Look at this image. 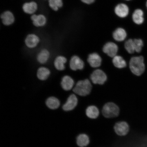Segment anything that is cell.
Returning a JSON list of instances; mask_svg holds the SVG:
<instances>
[{"instance_id":"d4e9b609","label":"cell","mask_w":147,"mask_h":147,"mask_svg":"<svg viewBox=\"0 0 147 147\" xmlns=\"http://www.w3.org/2000/svg\"><path fill=\"white\" fill-rule=\"evenodd\" d=\"M49 6L55 11H57L63 6V0H48Z\"/></svg>"},{"instance_id":"8992f818","label":"cell","mask_w":147,"mask_h":147,"mask_svg":"<svg viewBox=\"0 0 147 147\" xmlns=\"http://www.w3.org/2000/svg\"><path fill=\"white\" fill-rule=\"evenodd\" d=\"M114 12L117 17L121 18H124L127 17L129 14L130 9L126 3H121L116 5Z\"/></svg>"},{"instance_id":"3957f363","label":"cell","mask_w":147,"mask_h":147,"mask_svg":"<svg viewBox=\"0 0 147 147\" xmlns=\"http://www.w3.org/2000/svg\"><path fill=\"white\" fill-rule=\"evenodd\" d=\"M92 89V86L90 81L88 79L81 80L77 83L73 89L74 92L82 97H86L89 95Z\"/></svg>"},{"instance_id":"6da1fadb","label":"cell","mask_w":147,"mask_h":147,"mask_svg":"<svg viewBox=\"0 0 147 147\" xmlns=\"http://www.w3.org/2000/svg\"><path fill=\"white\" fill-rule=\"evenodd\" d=\"M102 115L107 119H112L118 117L120 114V109L115 102H109L106 103L102 110Z\"/></svg>"},{"instance_id":"cb8c5ba5","label":"cell","mask_w":147,"mask_h":147,"mask_svg":"<svg viewBox=\"0 0 147 147\" xmlns=\"http://www.w3.org/2000/svg\"><path fill=\"white\" fill-rule=\"evenodd\" d=\"M46 105L49 108L51 109H57L60 105L59 100L54 97H51L46 101Z\"/></svg>"},{"instance_id":"ba28073f","label":"cell","mask_w":147,"mask_h":147,"mask_svg":"<svg viewBox=\"0 0 147 147\" xmlns=\"http://www.w3.org/2000/svg\"><path fill=\"white\" fill-rule=\"evenodd\" d=\"M78 99L76 95L71 94L67 99V102L63 106V109L65 111H70L75 109L78 105Z\"/></svg>"},{"instance_id":"f1b7e54d","label":"cell","mask_w":147,"mask_h":147,"mask_svg":"<svg viewBox=\"0 0 147 147\" xmlns=\"http://www.w3.org/2000/svg\"><path fill=\"white\" fill-rule=\"evenodd\" d=\"M124 1H131V0H124Z\"/></svg>"},{"instance_id":"277c9868","label":"cell","mask_w":147,"mask_h":147,"mask_svg":"<svg viewBox=\"0 0 147 147\" xmlns=\"http://www.w3.org/2000/svg\"><path fill=\"white\" fill-rule=\"evenodd\" d=\"M113 129L116 134L119 136L124 137L130 131V126L125 121H119L115 123Z\"/></svg>"},{"instance_id":"ffe728a7","label":"cell","mask_w":147,"mask_h":147,"mask_svg":"<svg viewBox=\"0 0 147 147\" xmlns=\"http://www.w3.org/2000/svg\"><path fill=\"white\" fill-rule=\"evenodd\" d=\"M112 62L115 67L119 69L124 68L127 66L126 62L122 56L116 55L113 58Z\"/></svg>"},{"instance_id":"5b68a950","label":"cell","mask_w":147,"mask_h":147,"mask_svg":"<svg viewBox=\"0 0 147 147\" xmlns=\"http://www.w3.org/2000/svg\"><path fill=\"white\" fill-rule=\"evenodd\" d=\"M90 78L93 84L103 85L107 80V77L104 71L100 69H97L91 74Z\"/></svg>"},{"instance_id":"f546056e","label":"cell","mask_w":147,"mask_h":147,"mask_svg":"<svg viewBox=\"0 0 147 147\" xmlns=\"http://www.w3.org/2000/svg\"><path fill=\"white\" fill-rule=\"evenodd\" d=\"M146 8H147V1H146Z\"/></svg>"},{"instance_id":"7a4b0ae2","label":"cell","mask_w":147,"mask_h":147,"mask_svg":"<svg viewBox=\"0 0 147 147\" xmlns=\"http://www.w3.org/2000/svg\"><path fill=\"white\" fill-rule=\"evenodd\" d=\"M129 67L134 74L136 76H140L144 73L145 69L143 57H134L131 58L129 62Z\"/></svg>"},{"instance_id":"7c38bea8","label":"cell","mask_w":147,"mask_h":147,"mask_svg":"<svg viewBox=\"0 0 147 147\" xmlns=\"http://www.w3.org/2000/svg\"><path fill=\"white\" fill-rule=\"evenodd\" d=\"M1 18L3 24L6 26L12 25L15 21L14 14L9 10L3 12L1 15Z\"/></svg>"},{"instance_id":"e0dca14e","label":"cell","mask_w":147,"mask_h":147,"mask_svg":"<svg viewBox=\"0 0 147 147\" xmlns=\"http://www.w3.org/2000/svg\"><path fill=\"white\" fill-rule=\"evenodd\" d=\"M40 42L38 36L34 34L28 35L25 40L26 45L29 48L32 49L36 47Z\"/></svg>"},{"instance_id":"4fadbf2b","label":"cell","mask_w":147,"mask_h":147,"mask_svg":"<svg viewBox=\"0 0 147 147\" xmlns=\"http://www.w3.org/2000/svg\"><path fill=\"white\" fill-rule=\"evenodd\" d=\"M22 8L25 13L32 15L37 11L38 5L36 2L33 1L24 3Z\"/></svg>"},{"instance_id":"d6986e66","label":"cell","mask_w":147,"mask_h":147,"mask_svg":"<svg viewBox=\"0 0 147 147\" xmlns=\"http://www.w3.org/2000/svg\"><path fill=\"white\" fill-rule=\"evenodd\" d=\"M74 82L70 76L66 75L62 79L61 84L63 89L65 91L70 90L73 87Z\"/></svg>"},{"instance_id":"83f0119b","label":"cell","mask_w":147,"mask_h":147,"mask_svg":"<svg viewBox=\"0 0 147 147\" xmlns=\"http://www.w3.org/2000/svg\"><path fill=\"white\" fill-rule=\"evenodd\" d=\"M80 1L84 4L90 5L94 3L95 0H80Z\"/></svg>"},{"instance_id":"8fae6325","label":"cell","mask_w":147,"mask_h":147,"mask_svg":"<svg viewBox=\"0 0 147 147\" xmlns=\"http://www.w3.org/2000/svg\"><path fill=\"white\" fill-rule=\"evenodd\" d=\"M30 18L33 25L36 27H43L47 23V18L43 14H33L31 16Z\"/></svg>"},{"instance_id":"52a82bcc","label":"cell","mask_w":147,"mask_h":147,"mask_svg":"<svg viewBox=\"0 0 147 147\" xmlns=\"http://www.w3.org/2000/svg\"><path fill=\"white\" fill-rule=\"evenodd\" d=\"M118 51V46L115 43L111 42L106 43L102 48L103 52L111 58L116 56Z\"/></svg>"},{"instance_id":"5bb4252c","label":"cell","mask_w":147,"mask_h":147,"mask_svg":"<svg viewBox=\"0 0 147 147\" xmlns=\"http://www.w3.org/2000/svg\"><path fill=\"white\" fill-rule=\"evenodd\" d=\"M85 114L88 118L95 119L98 118L100 115V111L99 108L94 105L88 106L86 108Z\"/></svg>"},{"instance_id":"484cf974","label":"cell","mask_w":147,"mask_h":147,"mask_svg":"<svg viewBox=\"0 0 147 147\" xmlns=\"http://www.w3.org/2000/svg\"><path fill=\"white\" fill-rule=\"evenodd\" d=\"M124 47L127 52L130 54L135 52V45L134 39H129L125 42Z\"/></svg>"},{"instance_id":"2e32d148","label":"cell","mask_w":147,"mask_h":147,"mask_svg":"<svg viewBox=\"0 0 147 147\" xmlns=\"http://www.w3.org/2000/svg\"><path fill=\"white\" fill-rule=\"evenodd\" d=\"M131 18L133 23L137 25H140L144 22V12L142 9H136L132 14Z\"/></svg>"},{"instance_id":"4316f807","label":"cell","mask_w":147,"mask_h":147,"mask_svg":"<svg viewBox=\"0 0 147 147\" xmlns=\"http://www.w3.org/2000/svg\"><path fill=\"white\" fill-rule=\"evenodd\" d=\"M134 41L136 52L140 53L143 46L142 40L140 39H134Z\"/></svg>"},{"instance_id":"ac0fdd59","label":"cell","mask_w":147,"mask_h":147,"mask_svg":"<svg viewBox=\"0 0 147 147\" xmlns=\"http://www.w3.org/2000/svg\"><path fill=\"white\" fill-rule=\"evenodd\" d=\"M90 143V139L89 136L86 133H82L76 138L77 145L80 147H87Z\"/></svg>"},{"instance_id":"603a6c76","label":"cell","mask_w":147,"mask_h":147,"mask_svg":"<svg viewBox=\"0 0 147 147\" xmlns=\"http://www.w3.org/2000/svg\"><path fill=\"white\" fill-rule=\"evenodd\" d=\"M50 74V71L48 69L42 67L38 69L37 73V76L40 80H45L49 78Z\"/></svg>"},{"instance_id":"7402d4cb","label":"cell","mask_w":147,"mask_h":147,"mask_svg":"<svg viewBox=\"0 0 147 147\" xmlns=\"http://www.w3.org/2000/svg\"><path fill=\"white\" fill-rule=\"evenodd\" d=\"M49 56L50 54L49 51L47 49H44L38 53L37 56V60L40 63L45 64L48 61Z\"/></svg>"},{"instance_id":"9c48e42d","label":"cell","mask_w":147,"mask_h":147,"mask_svg":"<svg viewBox=\"0 0 147 147\" xmlns=\"http://www.w3.org/2000/svg\"><path fill=\"white\" fill-rule=\"evenodd\" d=\"M69 66L71 70L76 71L83 69L84 63L83 61L80 57L75 55L71 58L70 61Z\"/></svg>"},{"instance_id":"4dcf8cb0","label":"cell","mask_w":147,"mask_h":147,"mask_svg":"<svg viewBox=\"0 0 147 147\" xmlns=\"http://www.w3.org/2000/svg\"><path fill=\"white\" fill-rule=\"evenodd\" d=\"M44 1H47V0H44Z\"/></svg>"},{"instance_id":"44dd1931","label":"cell","mask_w":147,"mask_h":147,"mask_svg":"<svg viewBox=\"0 0 147 147\" xmlns=\"http://www.w3.org/2000/svg\"><path fill=\"white\" fill-rule=\"evenodd\" d=\"M67 62V59L65 57L59 56L55 60V67L58 71H63L65 69V64Z\"/></svg>"},{"instance_id":"9a60e30c","label":"cell","mask_w":147,"mask_h":147,"mask_svg":"<svg viewBox=\"0 0 147 147\" xmlns=\"http://www.w3.org/2000/svg\"><path fill=\"white\" fill-rule=\"evenodd\" d=\"M127 33L124 28L118 27L115 29L113 33V38L116 41L122 42L126 39Z\"/></svg>"},{"instance_id":"30bf717a","label":"cell","mask_w":147,"mask_h":147,"mask_svg":"<svg viewBox=\"0 0 147 147\" xmlns=\"http://www.w3.org/2000/svg\"><path fill=\"white\" fill-rule=\"evenodd\" d=\"M87 61L91 67L95 68L100 67L102 59L100 55L97 53H94L89 55Z\"/></svg>"}]
</instances>
